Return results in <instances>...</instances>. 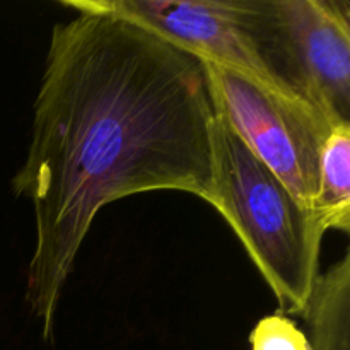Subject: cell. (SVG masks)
Returning <instances> with one entry per match:
<instances>
[{"label": "cell", "instance_id": "obj_7", "mask_svg": "<svg viewBox=\"0 0 350 350\" xmlns=\"http://www.w3.org/2000/svg\"><path fill=\"white\" fill-rule=\"evenodd\" d=\"M313 214L325 231H350V123L334 126L321 147Z\"/></svg>", "mask_w": 350, "mask_h": 350}, {"label": "cell", "instance_id": "obj_2", "mask_svg": "<svg viewBox=\"0 0 350 350\" xmlns=\"http://www.w3.org/2000/svg\"><path fill=\"white\" fill-rule=\"evenodd\" d=\"M215 198L277 297L282 314L303 311L318 277L325 228L241 142L215 109Z\"/></svg>", "mask_w": 350, "mask_h": 350}, {"label": "cell", "instance_id": "obj_4", "mask_svg": "<svg viewBox=\"0 0 350 350\" xmlns=\"http://www.w3.org/2000/svg\"><path fill=\"white\" fill-rule=\"evenodd\" d=\"M253 14L280 81L334 123H350L347 0H253Z\"/></svg>", "mask_w": 350, "mask_h": 350}, {"label": "cell", "instance_id": "obj_8", "mask_svg": "<svg viewBox=\"0 0 350 350\" xmlns=\"http://www.w3.org/2000/svg\"><path fill=\"white\" fill-rule=\"evenodd\" d=\"M252 350H313L306 334L291 320L279 313L262 318L250 334Z\"/></svg>", "mask_w": 350, "mask_h": 350}, {"label": "cell", "instance_id": "obj_5", "mask_svg": "<svg viewBox=\"0 0 350 350\" xmlns=\"http://www.w3.org/2000/svg\"><path fill=\"white\" fill-rule=\"evenodd\" d=\"M72 10H96L130 21L200 62L221 65L286 96L294 94L265 58L253 0H62ZM313 106V105H311Z\"/></svg>", "mask_w": 350, "mask_h": 350}, {"label": "cell", "instance_id": "obj_1", "mask_svg": "<svg viewBox=\"0 0 350 350\" xmlns=\"http://www.w3.org/2000/svg\"><path fill=\"white\" fill-rule=\"evenodd\" d=\"M75 12L53 27L29 147L12 178L34 217L26 303L50 342L103 207L159 190L215 198V106L204 62L122 17Z\"/></svg>", "mask_w": 350, "mask_h": 350}, {"label": "cell", "instance_id": "obj_6", "mask_svg": "<svg viewBox=\"0 0 350 350\" xmlns=\"http://www.w3.org/2000/svg\"><path fill=\"white\" fill-rule=\"evenodd\" d=\"M313 350H350V253L318 273L299 313Z\"/></svg>", "mask_w": 350, "mask_h": 350}, {"label": "cell", "instance_id": "obj_3", "mask_svg": "<svg viewBox=\"0 0 350 350\" xmlns=\"http://www.w3.org/2000/svg\"><path fill=\"white\" fill-rule=\"evenodd\" d=\"M204 65L219 115L293 197L313 212L321 147L340 123L304 99L272 91L231 68Z\"/></svg>", "mask_w": 350, "mask_h": 350}]
</instances>
